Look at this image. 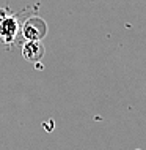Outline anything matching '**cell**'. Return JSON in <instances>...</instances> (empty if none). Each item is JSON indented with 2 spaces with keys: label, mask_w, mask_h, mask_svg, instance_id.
Wrapping results in <instances>:
<instances>
[{
  "label": "cell",
  "mask_w": 146,
  "mask_h": 150,
  "mask_svg": "<svg viewBox=\"0 0 146 150\" xmlns=\"http://www.w3.org/2000/svg\"><path fill=\"white\" fill-rule=\"evenodd\" d=\"M19 32L21 24L17 16L6 8H0V40L5 44H13Z\"/></svg>",
  "instance_id": "cell-1"
},
{
  "label": "cell",
  "mask_w": 146,
  "mask_h": 150,
  "mask_svg": "<svg viewBox=\"0 0 146 150\" xmlns=\"http://www.w3.org/2000/svg\"><path fill=\"white\" fill-rule=\"evenodd\" d=\"M22 36L25 40H36L41 41L47 35V22L39 16H31L21 25Z\"/></svg>",
  "instance_id": "cell-2"
},
{
  "label": "cell",
  "mask_w": 146,
  "mask_h": 150,
  "mask_svg": "<svg viewBox=\"0 0 146 150\" xmlns=\"http://www.w3.org/2000/svg\"><path fill=\"white\" fill-rule=\"evenodd\" d=\"M44 49L41 41H36V40H25L22 46V57L30 63H38L39 60L44 57Z\"/></svg>",
  "instance_id": "cell-3"
}]
</instances>
